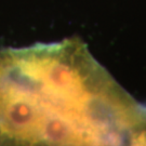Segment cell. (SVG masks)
Segmentation results:
<instances>
[{"mask_svg": "<svg viewBox=\"0 0 146 146\" xmlns=\"http://www.w3.org/2000/svg\"><path fill=\"white\" fill-rule=\"evenodd\" d=\"M146 107L78 39L0 49V146H143Z\"/></svg>", "mask_w": 146, "mask_h": 146, "instance_id": "6da1fadb", "label": "cell"}]
</instances>
